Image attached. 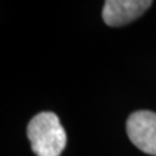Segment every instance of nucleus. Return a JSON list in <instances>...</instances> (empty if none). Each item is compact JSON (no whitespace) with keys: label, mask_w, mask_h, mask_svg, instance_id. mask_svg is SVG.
<instances>
[{"label":"nucleus","mask_w":156,"mask_h":156,"mask_svg":"<svg viewBox=\"0 0 156 156\" xmlns=\"http://www.w3.org/2000/svg\"><path fill=\"white\" fill-rule=\"evenodd\" d=\"M27 138L37 156H60L66 146V133L53 112H41L27 125Z\"/></svg>","instance_id":"f257e3e1"},{"label":"nucleus","mask_w":156,"mask_h":156,"mask_svg":"<svg viewBox=\"0 0 156 156\" xmlns=\"http://www.w3.org/2000/svg\"><path fill=\"white\" fill-rule=\"evenodd\" d=\"M126 133L135 147L144 154L156 156V113L136 111L126 122Z\"/></svg>","instance_id":"f03ea898"},{"label":"nucleus","mask_w":156,"mask_h":156,"mask_svg":"<svg viewBox=\"0 0 156 156\" xmlns=\"http://www.w3.org/2000/svg\"><path fill=\"white\" fill-rule=\"evenodd\" d=\"M151 5L150 0H107L101 16L108 26H124L139 18Z\"/></svg>","instance_id":"7ed1b4c3"}]
</instances>
